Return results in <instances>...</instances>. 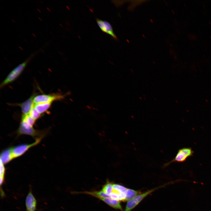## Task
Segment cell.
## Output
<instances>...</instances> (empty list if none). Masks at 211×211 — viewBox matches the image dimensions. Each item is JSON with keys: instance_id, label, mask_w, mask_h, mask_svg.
<instances>
[{"instance_id": "cell-3", "label": "cell", "mask_w": 211, "mask_h": 211, "mask_svg": "<svg viewBox=\"0 0 211 211\" xmlns=\"http://www.w3.org/2000/svg\"><path fill=\"white\" fill-rule=\"evenodd\" d=\"M69 94L68 92L64 94L60 93L52 94H42L35 96L33 99L34 103H52L56 101L61 100L64 99L67 95Z\"/></svg>"}, {"instance_id": "cell-12", "label": "cell", "mask_w": 211, "mask_h": 211, "mask_svg": "<svg viewBox=\"0 0 211 211\" xmlns=\"http://www.w3.org/2000/svg\"><path fill=\"white\" fill-rule=\"evenodd\" d=\"M52 103H41L34 104V107L41 114L46 112L50 107Z\"/></svg>"}, {"instance_id": "cell-17", "label": "cell", "mask_w": 211, "mask_h": 211, "mask_svg": "<svg viewBox=\"0 0 211 211\" xmlns=\"http://www.w3.org/2000/svg\"><path fill=\"white\" fill-rule=\"evenodd\" d=\"M113 184L109 181H107L106 183L103 186L102 190L105 193L109 195L113 191Z\"/></svg>"}, {"instance_id": "cell-4", "label": "cell", "mask_w": 211, "mask_h": 211, "mask_svg": "<svg viewBox=\"0 0 211 211\" xmlns=\"http://www.w3.org/2000/svg\"><path fill=\"white\" fill-rule=\"evenodd\" d=\"M193 152L190 147H184L180 149L175 158L171 161L164 164L163 167L167 166L174 162H181L184 161L189 157L192 156Z\"/></svg>"}, {"instance_id": "cell-1", "label": "cell", "mask_w": 211, "mask_h": 211, "mask_svg": "<svg viewBox=\"0 0 211 211\" xmlns=\"http://www.w3.org/2000/svg\"><path fill=\"white\" fill-rule=\"evenodd\" d=\"M35 54V52L32 54L25 61L14 69L1 84L0 88L3 87L15 80L20 75L28 62Z\"/></svg>"}, {"instance_id": "cell-16", "label": "cell", "mask_w": 211, "mask_h": 211, "mask_svg": "<svg viewBox=\"0 0 211 211\" xmlns=\"http://www.w3.org/2000/svg\"><path fill=\"white\" fill-rule=\"evenodd\" d=\"M21 121L25 122L30 126L33 127L36 120L28 114L26 115H23Z\"/></svg>"}, {"instance_id": "cell-9", "label": "cell", "mask_w": 211, "mask_h": 211, "mask_svg": "<svg viewBox=\"0 0 211 211\" xmlns=\"http://www.w3.org/2000/svg\"><path fill=\"white\" fill-rule=\"evenodd\" d=\"M110 206L115 209L123 211L120 201L111 198H98Z\"/></svg>"}, {"instance_id": "cell-14", "label": "cell", "mask_w": 211, "mask_h": 211, "mask_svg": "<svg viewBox=\"0 0 211 211\" xmlns=\"http://www.w3.org/2000/svg\"><path fill=\"white\" fill-rule=\"evenodd\" d=\"M139 193L138 190L127 188L126 193L124 201H128L136 196Z\"/></svg>"}, {"instance_id": "cell-10", "label": "cell", "mask_w": 211, "mask_h": 211, "mask_svg": "<svg viewBox=\"0 0 211 211\" xmlns=\"http://www.w3.org/2000/svg\"><path fill=\"white\" fill-rule=\"evenodd\" d=\"M5 174V168L4 164L0 161V185L1 197L3 198L5 196V193L2 189V186L4 183Z\"/></svg>"}, {"instance_id": "cell-18", "label": "cell", "mask_w": 211, "mask_h": 211, "mask_svg": "<svg viewBox=\"0 0 211 211\" xmlns=\"http://www.w3.org/2000/svg\"><path fill=\"white\" fill-rule=\"evenodd\" d=\"M29 114L35 120L39 118L41 115V114L35 109L34 107Z\"/></svg>"}, {"instance_id": "cell-13", "label": "cell", "mask_w": 211, "mask_h": 211, "mask_svg": "<svg viewBox=\"0 0 211 211\" xmlns=\"http://www.w3.org/2000/svg\"><path fill=\"white\" fill-rule=\"evenodd\" d=\"M127 189L126 187L124 186L118 184H113V191L117 193L125 194Z\"/></svg>"}, {"instance_id": "cell-8", "label": "cell", "mask_w": 211, "mask_h": 211, "mask_svg": "<svg viewBox=\"0 0 211 211\" xmlns=\"http://www.w3.org/2000/svg\"><path fill=\"white\" fill-rule=\"evenodd\" d=\"M35 94L33 95L29 98L24 102L18 104L17 105L20 107L23 115L28 114L31 109L33 107L34 103L33 99L35 96Z\"/></svg>"}, {"instance_id": "cell-2", "label": "cell", "mask_w": 211, "mask_h": 211, "mask_svg": "<svg viewBox=\"0 0 211 211\" xmlns=\"http://www.w3.org/2000/svg\"><path fill=\"white\" fill-rule=\"evenodd\" d=\"M42 138H37L33 143L30 144H23L9 148L12 159L23 154L31 147L40 143Z\"/></svg>"}, {"instance_id": "cell-7", "label": "cell", "mask_w": 211, "mask_h": 211, "mask_svg": "<svg viewBox=\"0 0 211 211\" xmlns=\"http://www.w3.org/2000/svg\"><path fill=\"white\" fill-rule=\"evenodd\" d=\"M37 204V200L33 193L32 187L30 186L29 191L25 199L26 211H35Z\"/></svg>"}, {"instance_id": "cell-5", "label": "cell", "mask_w": 211, "mask_h": 211, "mask_svg": "<svg viewBox=\"0 0 211 211\" xmlns=\"http://www.w3.org/2000/svg\"><path fill=\"white\" fill-rule=\"evenodd\" d=\"M164 186L153 188L140 194L127 201L124 211H131L135 207L145 198L155 190Z\"/></svg>"}, {"instance_id": "cell-11", "label": "cell", "mask_w": 211, "mask_h": 211, "mask_svg": "<svg viewBox=\"0 0 211 211\" xmlns=\"http://www.w3.org/2000/svg\"><path fill=\"white\" fill-rule=\"evenodd\" d=\"M9 148L2 151L0 155V161L4 164H6L12 160Z\"/></svg>"}, {"instance_id": "cell-15", "label": "cell", "mask_w": 211, "mask_h": 211, "mask_svg": "<svg viewBox=\"0 0 211 211\" xmlns=\"http://www.w3.org/2000/svg\"><path fill=\"white\" fill-rule=\"evenodd\" d=\"M84 193L91 195L98 198H110L109 195L105 193L102 190L84 192Z\"/></svg>"}, {"instance_id": "cell-6", "label": "cell", "mask_w": 211, "mask_h": 211, "mask_svg": "<svg viewBox=\"0 0 211 211\" xmlns=\"http://www.w3.org/2000/svg\"><path fill=\"white\" fill-rule=\"evenodd\" d=\"M96 20L98 25L103 32L110 35L113 39L118 40L112 25L109 22L98 18H96Z\"/></svg>"}]
</instances>
